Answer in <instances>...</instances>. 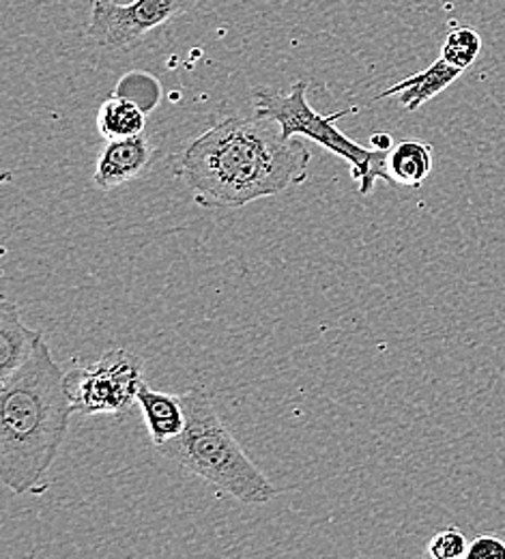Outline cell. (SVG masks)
Instances as JSON below:
<instances>
[{
    "mask_svg": "<svg viewBox=\"0 0 505 559\" xmlns=\"http://www.w3.org/2000/svg\"><path fill=\"white\" fill-rule=\"evenodd\" d=\"M310 159L305 142L285 139L276 121L228 117L185 146L175 175L192 190L196 205L241 210L301 186Z\"/></svg>",
    "mask_w": 505,
    "mask_h": 559,
    "instance_id": "cell-1",
    "label": "cell"
},
{
    "mask_svg": "<svg viewBox=\"0 0 505 559\" xmlns=\"http://www.w3.org/2000/svg\"><path fill=\"white\" fill-rule=\"evenodd\" d=\"M68 370L46 338L7 379H0V478L17 492H41L70 430Z\"/></svg>",
    "mask_w": 505,
    "mask_h": 559,
    "instance_id": "cell-2",
    "label": "cell"
},
{
    "mask_svg": "<svg viewBox=\"0 0 505 559\" xmlns=\"http://www.w3.org/2000/svg\"><path fill=\"white\" fill-rule=\"evenodd\" d=\"M181 396L188 409V424L177 439L159 445L157 452L241 503L272 501L278 489L248 459L230 428L219 418L212 396L201 388H190Z\"/></svg>",
    "mask_w": 505,
    "mask_h": 559,
    "instance_id": "cell-3",
    "label": "cell"
},
{
    "mask_svg": "<svg viewBox=\"0 0 505 559\" xmlns=\"http://www.w3.org/2000/svg\"><path fill=\"white\" fill-rule=\"evenodd\" d=\"M252 104H254V115L276 121L282 128L285 139L303 136V139L314 140L323 148L347 159L351 164V177L358 181L361 197L372 194L378 179L392 183V177L387 173V153L389 151L365 148V146H361L360 142L345 136L336 128V121L345 119L347 115L358 112L356 108L338 110L334 115L316 112L308 104V82L305 80H297L290 86L289 93H282L278 88H267V86L254 88Z\"/></svg>",
    "mask_w": 505,
    "mask_h": 559,
    "instance_id": "cell-4",
    "label": "cell"
},
{
    "mask_svg": "<svg viewBox=\"0 0 505 559\" xmlns=\"http://www.w3.org/2000/svg\"><path fill=\"white\" fill-rule=\"evenodd\" d=\"M73 412L82 416H128L139 405L143 359L125 349L106 350L95 364L68 370Z\"/></svg>",
    "mask_w": 505,
    "mask_h": 559,
    "instance_id": "cell-5",
    "label": "cell"
},
{
    "mask_svg": "<svg viewBox=\"0 0 505 559\" xmlns=\"http://www.w3.org/2000/svg\"><path fill=\"white\" fill-rule=\"evenodd\" d=\"M199 0H130L93 2L86 37L104 50H130L148 33L194 9Z\"/></svg>",
    "mask_w": 505,
    "mask_h": 559,
    "instance_id": "cell-6",
    "label": "cell"
},
{
    "mask_svg": "<svg viewBox=\"0 0 505 559\" xmlns=\"http://www.w3.org/2000/svg\"><path fill=\"white\" fill-rule=\"evenodd\" d=\"M153 153L155 148L145 134L106 140L97 157L93 183L99 190H115L128 181L143 177L151 166Z\"/></svg>",
    "mask_w": 505,
    "mask_h": 559,
    "instance_id": "cell-7",
    "label": "cell"
},
{
    "mask_svg": "<svg viewBox=\"0 0 505 559\" xmlns=\"http://www.w3.org/2000/svg\"><path fill=\"white\" fill-rule=\"evenodd\" d=\"M139 407L143 412L146 430L155 448L177 439L188 424L183 396L153 390L148 383H143L139 392Z\"/></svg>",
    "mask_w": 505,
    "mask_h": 559,
    "instance_id": "cell-8",
    "label": "cell"
},
{
    "mask_svg": "<svg viewBox=\"0 0 505 559\" xmlns=\"http://www.w3.org/2000/svg\"><path fill=\"white\" fill-rule=\"evenodd\" d=\"M460 73H462V70L449 66L445 59L438 57L431 68L400 80L398 84H394L392 88L383 91L376 97L385 99V97H396L398 95V104L407 112H416L426 102L434 99L438 93H443L449 84H454L460 78Z\"/></svg>",
    "mask_w": 505,
    "mask_h": 559,
    "instance_id": "cell-9",
    "label": "cell"
},
{
    "mask_svg": "<svg viewBox=\"0 0 505 559\" xmlns=\"http://www.w3.org/2000/svg\"><path fill=\"white\" fill-rule=\"evenodd\" d=\"M44 338L41 332L28 330L22 319L20 310L11 299H2L0 308V379L13 374L20 366L28 361L33 350L37 349L39 341Z\"/></svg>",
    "mask_w": 505,
    "mask_h": 559,
    "instance_id": "cell-10",
    "label": "cell"
},
{
    "mask_svg": "<svg viewBox=\"0 0 505 559\" xmlns=\"http://www.w3.org/2000/svg\"><path fill=\"white\" fill-rule=\"evenodd\" d=\"M433 146L420 140H402L387 153L392 183L420 188L433 173Z\"/></svg>",
    "mask_w": 505,
    "mask_h": 559,
    "instance_id": "cell-11",
    "label": "cell"
},
{
    "mask_svg": "<svg viewBox=\"0 0 505 559\" xmlns=\"http://www.w3.org/2000/svg\"><path fill=\"white\" fill-rule=\"evenodd\" d=\"M146 112L132 99L112 95L99 106L97 130L101 139L117 140L139 136L145 132Z\"/></svg>",
    "mask_w": 505,
    "mask_h": 559,
    "instance_id": "cell-12",
    "label": "cell"
},
{
    "mask_svg": "<svg viewBox=\"0 0 505 559\" xmlns=\"http://www.w3.org/2000/svg\"><path fill=\"white\" fill-rule=\"evenodd\" d=\"M480 52H482L480 33L471 26H456L447 33V37L443 41L441 59H445L449 66L465 71L476 63Z\"/></svg>",
    "mask_w": 505,
    "mask_h": 559,
    "instance_id": "cell-13",
    "label": "cell"
},
{
    "mask_svg": "<svg viewBox=\"0 0 505 559\" xmlns=\"http://www.w3.org/2000/svg\"><path fill=\"white\" fill-rule=\"evenodd\" d=\"M136 93H143V108H145V112H148L157 106L161 91H159V84H157L155 78H151L148 73H143V71H134V73H128L119 82L115 95H123L128 99H134Z\"/></svg>",
    "mask_w": 505,
    "mask_h": 559,
    "instance_id": "cell-14",
    "label": "cell"
},
{
    "mask_svg": "<svg viewBox=\"0 0 505 559\" xmlns=\"http://www.w3.org/2000/svg\"><path fill=\"white\" fill-rule=\"evenodd\" d=\"M467 551H469V540L458 527H447L434 534L426 549V554L434 559L467 558Z\"/></svg>",
    "mask_w": 505,
    "mask_h": 559,
    "instance_id": "cell-15",
    "label": "cell"
},
{
    "mask_svg": "<svg viewBox=\"0 0 505 559\" xmlns=\"http://www.w3.org/2000/svg\"><path fill=\"white\" fill-rule=\"evenodd\" d=\"M469 559H505V540L497 536H478L469 543Z\"/></svg>",
    "mask_w": 505,
    "mask_h": 559,
    "instance_id": "cell-16",
    "label": "cell"
},
{
    "mask_svg": "<svg viewBox=\"0 0 505 559\" xmlns=\"http://www.w3.org/2000/svg\"><path fill=\"white\" fill-rule=\"evenodd\" d=\"M370 146H372V148H378V151H392L394 140H392L389 134L378 132V134H372V136H370Z\"/></svg>",
    "mask_w": 505,
    "mask_h": 559,
    "instance_id": "cell-17",
    "label": "cell"
},
{
    "mask_svg": "<svg viewBox=\"0 0 505 559\" xmlns=\"http://www.w3.org/2000/svg\"><path fill=\"white\" fill-rule=\"evenodd\" d=\"M93 2H130V0H91V4Z\"/></svg>",
    "mask_w": 505,
    "mask_h": 559,
    "instance_id": "cell-18",
    "label": "cell"
}]
</instances>
